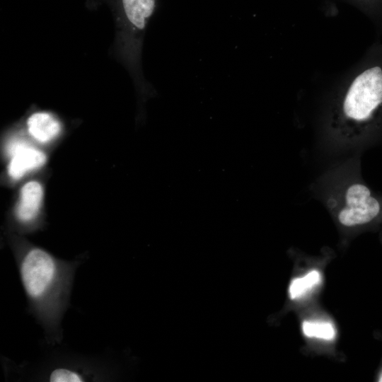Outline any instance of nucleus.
Returning <instances> with one entry per match:
<instances>
[{
    "mask_svg": "<svg viewBox=\"0 0 382 382\" xmlns=\"http://www.w3.org/2000/svg\"><path fill=\"white\" fill-rule=\"evenodd\" d=\"M342 113L349 124L367 128L382 113V65L365 69L352 81L345 97Z\"/></svg>",
    "mask_w": 382,
    "mask_h": 382,
    "instance_id": "obj_2",
    "label": "nucleus"
},
{
    "mask_svg": "<svg viewBox=\"0 0 382 382\" xmlns=\"http://www.w3.org/2000/svg\"><path fill=\"white\" fill-rule=\"evenodd\" d=\"M343 197L344 204L338 211L337 219L345 226L367 224L379 214V202L364 184H352L347 188Z\"/></svg>",
    "mask_w": 382,
    "mask_h": 382,
    "instance_id": "obj_3",
    "label": "nucleus"
},
{
    "mask_svg": "<svg viewBox=\"0 0 382 382\" xmlns=\"http://www.w3.org/2000/svg\"><path fill=\"white\" fill-rule=\"evenodd\" d=\"M361 4L365 6L366 10L373 13H380L382 12V0H359Z\"/></svg>",
    "mask_w": 382,
    "mask_h": 382,
    "instance_id": "obj_11",
    "label": "nucleus"
},
{
    "mask_svg": "<svg viewBox=\"0 0 382 382\" xmlns=\"http://www.w3.org/2000/svg\"><path fill=\"white\" fill-rule=\"evenodd\" d=\"M321 282L320 272L313 270L301 277L293 279L289 286V295L291 299H296L304 296Z\"/></svg>",
    "mask_w": 382,
    "mask_h": 382,
    "instance_id": "obj_8",
    "label": "nucleus"
},
{
    "mask_svg": "<svg viewBox=\"0 0 382 382\" xmlns=\"http://www.w3.org/2000/svg\"><path fill=\"white\" fill-rule=\"evenodd\" d=\"M85 378L79 372L69 368H57L50 374L49 381L51 382H81Z\"/></svg>",
    "mask_w": 382,
    "mask_h": 382,
    "instance_id": "obj_10",
    "label": "nucleus"
},
{
    "mask_svg": "<svg viewBox=\"0 0 382 382\" xmlns=\"http://www.w3.org/2000/svg\"><path fill=\"white\" fill-rule=\"evenodd\" d=\"M378 381L382 382V369H381V371H380V373L378 374Z\"/></svg>",
    "mask_w": 382,
    "mask_h": 382,
    "instance_id": "obj_12",
    "label": "nucleus"
},
{
    "mask_svg": "<svg viewBox=\"0 0 382 382\" xmlns=\"http://www.w3.org/2000/svg\"><path fill=\"white\" fill-rule=\"evenodd\" d=\"M27 125L30 134L41 143L51 141L58 135L61 129L59 122L47 112L33 114L28 119Z\"/></svg>",
    "mask_w": 382,
    "mask_h": 382,
    "instance_id": "obj_7",
    "label": "nucleus"
},
{
    "mask_svg": "<svg viewBox=\"0 0 382 382\" xmlns=\"http://www.w3.org/2000/svg\"><path fill=\"white\" fill-rule=\"evenodd\" d=\"M121 11L126 23L134 33L144 31L157 7L156 0H120Z\"/></svg>",
    "mask_w": 382,
    "mask_h": 382,
    "instance_id": "obj_5",
    "label": "nucleus"
},
{
    "mask_svg": "<svg viewBox=\"0 0 382 382\" xmlns=\"http://www.w3.org/2000/svg\"><path fill=\"white\" fill-rule=\"evenodd\" d=\"M42 196L43 190L40 183L30 181L23 186L20 201L16 209V215L20 221L28 223L36 217Z\"/></svg>",
    "mask_w": 382,
    "mask_h": 382,
    "instance_id": "obj_6",
    "label": "nucleus"
},
{
    "mask_svg": "<svg viewBox=\"0 0 382 382\" xmlns=\"http://www.w3.org/2000/svg\"><path fill=\"white\" fill-rule=\"evenodd\" d=\"M302 330L305 336L325 340H332L335 337L334 325L329 322L306 320L302 324Z\"/></svg>",
    "mask_w": 382,
    "mask_h": 382,
    "instance_id": "obj_9",
    "label": "nucleus"
},
{
    "mask_svg": "<svg viewBox=\"0 0 382 382\" xmlns=\"http://www.w3.org/2000/svg\"><path fill=\"white\" fill-rule=\"evenodd\" d=\"M19 268L25 291L37 316L47 326H55L64 309L73 270L39 248L24 254Z\"/></svg>",
    "mask_w": 382,
    "mask_h": 382,
    "instance_id": "obj_1",
    "label": "nucleus"
},
{
    "mask_svg": "<svg viewBox=\"0 0 382 382\" xmlns=\"http://www.w3.org/2000/svg\"><path fill=\"white\" fill-rule=\"evenodd\" d=\"M7 151L11 156L8 172L13 179H18L26 173L41 167L46 161L45 154L22 140H13Z\"/></svg>",
    "mask_w": 382,
    "mask_h": 382,
    "instance_id": "obj_4",
    "label": "nucleus"
}]
</instances>
